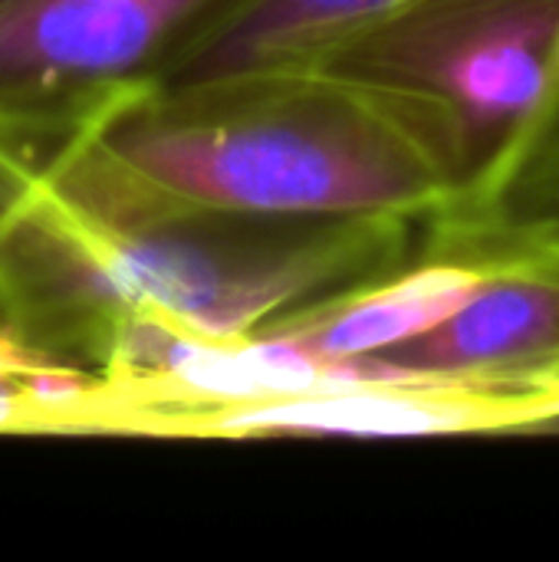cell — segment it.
I'll return each mask as SVG.
<instances>
[{"mask_svg":"<svg viewBox=\"0 0 559 562\" xmlns=\"http://www.w3.org/2000/svg\"><path fill=\"white\" fill-rule=\"evenodd\" d=\"M20 198L112 227L178 214L422 224L451 204V178L382 95L323 66H273L0 125V207Z\"/></svg>","mask_w":559,"mask_h":562,"instance_id":"1","label":"cell"},{"mask_svg":"<svg viewBox=\"0 0 559 562\" xmlns=\"http://www.w3.org/2000/svg\"><path fill=\"white\" fill-rule=\"evenodd\" d=\"M415 227L316 214H178L112 227L20 198L0 207V333L92 372L135 316L254 336L399 263Z\"/></svg>","mask_w":559,"mask_h":562,"instance_id":"2","label":"cell"},{"mask_svg":"<svg viewBox=\"0 0 559 562\" xmlns=\"http://www.w3.org/2000/svg\"><path fill=\"white\" fill-rule=\"evenodd\" d=\"M323 69L392 102L451 178L441 214L488 207L559 119V0H402Z\"/></svg>","mask_w":559,"mask_h":562,"instance_id":"3","label":"cell"},{"mask_svg":"<svg viewBox=\"0 0 559 562\" xmlns=\"http://www.w3.org/2000/svg\"><path fill=\"white\" fill-rule=\"evenodd\" d=\"M227 0H0V125H46L152 82Z\"/></svg>","mask_w":559,"mask_h":562,"instance_id":"4","label":"cell"},{"mask_svg":"<svg viewBox=\"0 0 559 562\" xmlns=\"http://www.w3.org/2000/svg\"><path fill=\"white\" fill-rule=\"evenodd\" d=\"M491 227L501 257L468 303L385 362L491 392L559 395V244Z\"/></svg>","mask_w":559,"mask_h":562,"instance_id":"5","label":"cell"},{"mask_svg":"<svg viewBox=\"0 0 559 562\" xmlns=\"http://www.w3.org/2000/svg\"><path fill=\"white\" fill-rule=\"evenodd\" d=\"M501 234L465 214L422 221L415 247L389 270L303 306L264 333L333 359H389L458 313L501 257Z\"/></svg>","mask_w":559,"mask_h":562,"instance_id":"6","label":"cell"},{"mask_svg":"<svg viewBox=\"0 0 559 562\" xmlns=\"http://www.w3.org/2000/svg\"><path fill=\"white\" fill-rule=\"evenodd\" d=\"M402 0H227L145 86H185L244 69L320 66Z\"/></svg>","mask_w":559,"mask_h":562,"instance_id":"7","label":"cell"},{"mask_svg":"<svg viewBox=\"0 0 559 562\" xmlns=\"http://www.w3.org/2000/svg\"><path fill=\"white\" fill-rule=\"evenodd\" d=\"M468 214L559 244V119L501 188V194L488 207Z\"/></svg>","mask_w":559,"mask_h":562,"instance_id":"8","label":"cell"}]
</instances>
